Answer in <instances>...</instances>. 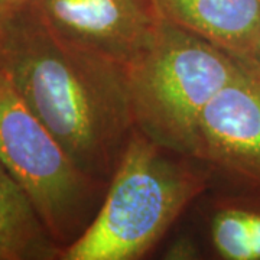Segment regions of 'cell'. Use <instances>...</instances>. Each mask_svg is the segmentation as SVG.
<instances>
[{
  "instance_id": "1",
  "label": "cell",
  "mask_w": 260,
  "mask_h": 260,
  "mask_svg": "<svg viewBox=\"0 0 260 260\" xmlns=\"http://www.w3.org/2000/svg\"><path fill=\"white\" fill-rule=\"evenodd\" d=\"M0 75L75 164L109 184L135 130L126 68L62 41L28 5L0 20Z\"/></svg>"
},
{
  "instance_id": "2",
  "label": "cell",
  "mask_w": 260,
  "mask_h": 260,
  "mask_svg": "<svg viewBox=\"0 0 260 260\" xmlns=\"http://www.w3.org/2000/svg\"><path fill=\"white\" fill-rule=\"evenodd\" d=\"M204 162L135 129L93 221L64 260H136L150 251L210 184Z\"/></svg>"
},
{
  "instance_id": "3",
  "label": "cell",
  "mask_w": 260,
  "mask_h": 260,
  "mask_svg": "<svg viewBox=\"0 0 260 260\" xmlns=\"http://www.w3.org/2000/svg\"><path fill=\"white\" fill-rule=\"evenodd\" d=\"M240 59L160 22L150 45L126 67L135 129L197 159L203 113L239 73Z\"/></svg>"
},
{
  "instance_id": "4",
  "label": "cell",
  "mask_w": 260,
  "mask_h": 260,
  "mask_svg": "<svg viewBox=\"0 0 260 260\" xmlns=\"http://www.w3.org/2000/svg\"><path fill=\"white\" fill-rule=\"evenodd\" d=\"M0 160L64 251L93 221L107 184L75 164L2 75Z\"/></svg>"
},
{
  "instance_id": "5",
  "label": "cell",
  "mask_w": 260,
  "mask_h": 260,
  "mask_svg": "<svg viewBox=\"0 0 260 260\" xmlns=\"http://www.w3.org/2000/svg\"><path fill=\"white\" fill-rule=\"evenodd\" d=\"M197 159L239 185L260 186V64L240 70L214 97L198 126Z\"/></svg>"
},
{
  "instance_id": "6",
  "label": "cell",
  "mask_w": 260,
  "mask_h": 260,
  "mask_svg": "<svg viewBox=\"0 0 260 260\" xmlns=\"http://www.w3.org/2000/svg\"><path fill=\"white\" fill-rule=\"evenodd\" d=\"M29 6L62 41L124 68L160 23L149 0H32Z\"/></svg>"
},
{
  "instance_id": "7",
  "label": "cell",
  "mask_w": 260,
  "mask_h": 260,
  "mask_svg": "<svg viewBox=\"0 0 260 260\" xmlns=\"http://www.w3.org/2000/svg\"><path fill=\"white\" fill-rule=\"evenodd\" d=\"M160 22L203 38L230 55L254 59L260 0H149Z\"/></svg>"
},
{
  "instance_id": "8",
  "label": "cell",
  "mask_w": 260,
  "mask_h": 260,
  "mask_svg": "<svg viewBox=\"0 0 260 260\" xmlns=\"http://www.w3.org/2000/svg\"><path fill=\"white\" fill-rule=\"evenodd\" d=\"M25 189L0 160V260L61 259Z\"/></svg>"
},
{
  "instance_id": "9",
  "label": "cell",
  "mask_w": 260,
  "mask_h": 260,
  "mask_svg": "<svg viewBox=\"0 0 260 260\" xmlns=\"http://www.w3.org/2000/svg\"><path fill=\"white\" fill-rule=\"evenodd\" d=\"M218 195L208 215L214 253L224 260H260V186Z\"/></svg>"
},
{
  "instance_id": "10",
  "label": "cell",
  "mask_w": 260,
  "mask_h": 260,
  "mask_svg": "<svg viewBox=\"0 0 260 260\" xmlns=\"http://www.w3.org/2000/svg\"><path fill=\"white\" fill-rule=\"evenodd\" d=\"M164 257L169 260H194L201 257V251L191 237L182 236L169 244Z\"/></svg>"
},
{
  "instance_id": "11",
  "label": "cell",
  "mask_w": 260,
  "mask_h": 260,
  "mask_svg": "<svg viewBox=\"0 0 260 260\" xmlns=\"http://www.w3.org/2000/svg\"><path fill=\"white\" fill-rule=\"evenodd\" d=\"M32 0H0V20L26 8Z\"/></svg>"
},
{
  "instance_id": "12",
  "label": "cell",
  "mask_w": 260,
  "mask_h": 260,
  "mask_svg": "<svg viewBox=\"0 0 260 260\" xmlns=\"http://www.w3.org/2000/svg\"><path fill=\"white\" fill-rule=\"evenodd\" d=\"M254 59H256V61H257V62L260 64V45H259V49H257V54H256V58H254Z\"/></svg>"
}]
</instances>
